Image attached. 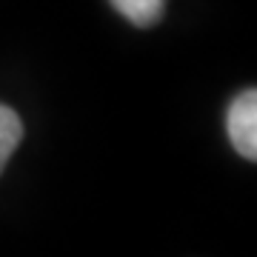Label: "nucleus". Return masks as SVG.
Wrapping results in <instances>:
<instances>
[{"label": "nucleus", "instance_id": "f257e3e1", "mask_svg": "<svg viewBox=\"0 0 257 257\" xmlns=\"http://www.w3.org/2000/svg\"><path fill=\"white\" fill-rule=\"evenodd\" d=\"M226 128H229L231 146L237 149L240 157L254 160L257 157V92L246 89L240 92L229 106L226 114Z\"/></svg>", "mask_w": 257, "mask_h": 257}, {"label": "nucleus", "instance_id": "7ed1b4c3", "mask_svg": "<svg viewBox=\"0 0 257 257\" xmlns=\"http://www.w3.org/2000/svg\"><path fill=\"white\" fill-rule=\"evenodd\" d=\"M23 140V120L18 117V111L0 103V172L6 169L9 157L15 155V149Z\"/></svg>", "mask_w": 257, "mask_h": 257}, {"label": "nucleus", "instance_id": "f03ea898", "mask_svg": "<svg viewBox=\"0 0 257 257\" xmlns=\"http://www.w3.org/2000/svg\"><path fill=\"white\" fill-rule=\"evenodd\" d=\"M111 6L135 26H155L163 18L166 0H111Z\"/></svg>", "mask_w": 257, "mask_h": 257}]
</instances>
